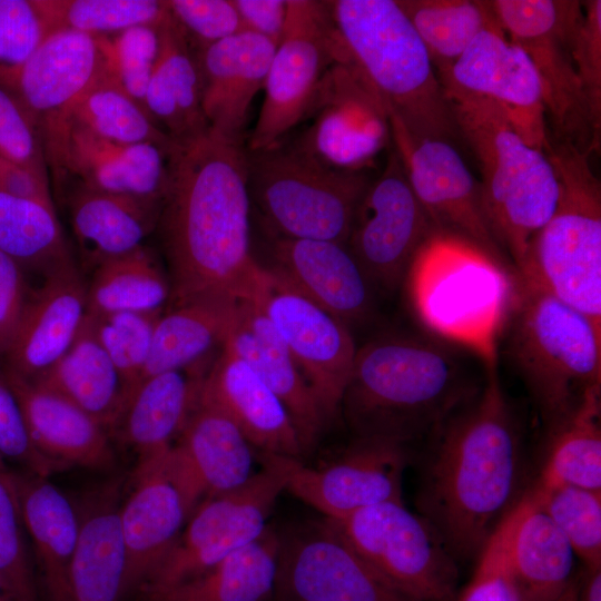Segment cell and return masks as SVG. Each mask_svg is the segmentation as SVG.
Wrapping results in <instances>:
<instances>
[{
    "mask_svg": "<svg viewBox=\"0 0 601 601\" xmlns=\"http://www.w3.org/2000/svg\"><path fill=\"white\" fill-rule=\"evenodd\" d=\"M247 148L215 132L176 142L156 231L173 307L253 299L265 276L249 245Z\"/></svg>",
    "mask_w": 601,
    "mask_h": 601,
    "instance_id": "1",
    "label": "cell"
},
{
    "mask_svg": "<svg viewBox=\"0 0 601 601\" xmlns=\"http://www.w3.org/2000/svg\"><path fill=\"white\" fill-rule=\"evenodd\" d=\"M472 404L450 418L428 463L421 505L450 552L481 553L518 503L521 443L496 364Z\"/></svg>",
    "mask_w": 601,
    "mask_h": 601,
    "instance_id": "2",
    "label": "cell"
},
{
    "mask_svg": "<svg viewBox=\"0 0 601 601\" xmlns=\"http://www.w3.org/2000/svg\"><path fill=\"white\" fill-rule=\"evenodd\" d=\"M345 62L412 134L450 140L456 132L430 55L396 0L326 1Z\"/></svg>",
    "mask_w": 601,
    "mask_h": 601,
    "instance_id": "3",
    "label": "cell"
},
{
    "mask_svg": "<svg viewBox=\"0 0 601 601\" xmlns=\"http://www.w3.org/2000/svg\"><path fill=\"white\" fill-rule=\"evenodd\" d=\"M410 304L433 334L497 362L499 339L513 313L518 287L504 264L476 244L434 229L404 277Z\"/></svg>",
    "mask_w": 601,
    "mask_h": 601,
    "instance_id": "4",
    "label": "cell"
},
{
    "mask_svg": "<svg viewBox=\"0 0 601 601\" xmlns=\"http://www.w3.org/2000/svg\"><path fill=\"white\" fill-rule=\"evenodd\" d=\"M465 397L462 371L436 343L393 336L358 348L342 405L365 436L404 442Z\"/></svg>",
    "mask_w": 601,
    "mask_h": 601,
    "instance_id": "5",
    "label": "cell"
},
{
    "mask_svg": "<svg viewBox=\"0 0 601 601\" xmlns=\"http://www.w3.org/2000/svg\"><path fill=\"white\" fill-rule=\"evenodd\" d=\"M445 96L457 132L479 161L490 229L518 269L558 204L555 169L546 151L528 144L497 104L461 93Z\"/></svg>",
    "mask_w": 601,
    "mask_h": 601,
    "instance_id": "6",
    "label": "cell"
},
{
    "mask_svg": "<svg viewBox=\"0 0 601 601\" xmlns=\"http://www.w3.org/2000/svg\"><path fill=\"white\" fill-rule=\"evenodd\" d=\"M558 176L555 209L530 243L519 282L573 307L601 331V184L589 156L549 139Z\"/></svg>",
    "mask_w": 601,
    "mask_h": 601,
    "instance_id": "7",
    "label": "cell"
},
{
    "mask_svg": "<svg viewBox=\"0 0 601 601\" xmlns=\"http://www.w3.org/2000/svg\"><path fill=\"white\" fill-rule=\"evenodd\" d=\"M509 354L553 425L601 388V331L565 303L519 283Z\"/></svg>",
    "mask_w": 601,
    "mask_h": 601,
    "instance_id": "8",
    "label": "cell"
},
{
    "mask_svg": "<svg viewBox=\"0 0 601 601\" xmlns=\"http://www.w3.org/2000/svg\"><path fill=\"white\" fill-rule=\"evenodd\" d=\"M247 178L250 198L279 237L339 244L371 183L367 171L328 168L283 142L247 150Z\"/></svg>",
    "mask_w": 601,
    "mask_h": 601,
    "instance_id": "9",
    "label": "cell"
},
{
    "mask_svg": "<svg viewBox=\"0 0 601 601\" xmlns=\"http://www.w3.org/2000/svg\"><path fill=\"white\" fill-rule=\"evenodd\" d=\"M489 4L501 29L526 52L536 70L552 140L570 142L588 154L595 151L600 126L592 117L572 52L583 2L495 0Z\"/></svg>",
    "mask_w": 601,
    "mask_h": 601,
    "instance_id": "10",
    "label": "cell"
},
{
    "mask_svg": "<svg viewBox=\"0 0 601 601\" xmlns=\"http://www.w3.org/2000/svg\"><path fill=\"white\" fill-rule=\"evenodd\" d=\"M263 469L242 486L204 499L180 534L138 589L141 601L207 571L256 540L279 494L286 490V457L262 453Z\"/></svg>",
    "mask_w": 601,
    "mask_h": 601,
    "instance_id": "11",
    "label": "cell"
},
{
    "mask_svg": "<svg viewBox=\"0 0 601 601\" xmlns=\"http://www.w3.org/2000/svg\"><path fill=\"white\" fill-rule=\"evenodd\" d=\"M357 554L412 601H454L453 554L430 522L403 502H385L343 520L327 519Z\"/></svg>",
    "mask_w": 601,
    "mask_h": 601,
    "instance_id": "12",
    "label": "cell"
},
{
    "mask_svg": "<svg viewBox=\"0 0 601 601\" xmlns=\"http://www.w3.org/2000/svg\"><path fill=\"white\" fill-rule=\"evenodd\" d=\"M343 58L327 2L287 0L284 33L267 72L264 101L247 150L270 148L303 122L325 73Z\"/></svg>",
    "mask_w": 601,
    "mask_h": 601,
    "instance_id": "13",
    "label": "cell"
},
{
    "mask_svg": "<svg viewBox=\"0 0 601 601\" xmlns=\"http://www.w3.org/2000/svg\"><path fill=\"white\" fill-rule=\"evenodd\" d=\"M132 486L119 506L125 545L124 599L136 595L206 497L177 446L138 461Z\"/></svg>",
    "mask_w": 601,
    "mask_h": 601,
    "instance_id": "14",
    "label": "cell"
},
{
    "mask_svg": "<svg viewBox=\"0 0 601 601\" xmlns=\"http://www.w3.org/2000/svg\"><path fill=\"white\" fill-rule=\"evenodd\" d=\"M313 391L326 420L342 406L357 348L347 326L304 296L274 269L256 296Z\"/></svg>",
    "mask_w": 601,
    "mask_h": 601,
    "instance_id": "15",
    "label": "cell"
},
{
    "mask_svg": "<svg viewBox=\"0 0 601 601\" xmlns=\"http://www.w3.org/2000/svg\"><path fill=\"white\" fill-rule=\"evenodd\" d=\"M434 229L393 148L357 206L346 247L371 284L393 290Z\"/></svg>",
    "mask_w": 601,
    "mask_h": 601,
    "instance_id": "16",
    "label": "cell"
},
{
    "mask_svg": "<svg viewBox=\"0 0 601 601\" xmlns=\"http://www.w3.org/2000/svg\"><path fill=\"white\" fill-rule=\"evenodd\" d=\"M305 120L292 145L335 170L367 171L391 138L383 105L345 61L327 70Z\"/></svg>",
    "mask_w": 601,
    "mask_h": 601,
    "instance_id": "17",
    "label": "cell"
},
{
    "mask_svg": "<svg viewBox=\"0 0 601 601\" xmlns=\"http://www.w3.org/2000/svg\"><path fill=\"white\" fill-rule=\"evenodd\" d=\"M276 601H412L384 581L326 520L279 534Z\"/></svg>",
    "mask_w": 601,
    "mask_h": 601,
    "instance_id": "18",
    "label": "cell"
},
{
    "mask_svg": "<svg viewBox=\"0 0 601 601\" xmlns=\"http://www.w3.org/2000/svg\"><path fill=\"white\" fill-rule=\"evenodd\" d=\"M388 121L394 149L433 227L463 237L502 262L484 214L480 184L450 140L418 136Z\"/></svg>",
    "mask_w": 601,
    "mask_h": 601,
    "instance_id": "19",
    "label": "cell"
},
{
    "mask_svg": "<svg viewBox=\"0 0 601 601\" xmlns=\"http://www.w3.org/2000/svg\"><path fill=\"white\" fill-rule=\"evenodd\" d=\"M444 93H461L497 104L531 146L545 150L549 131L543 91L526 52L495 21L437 76Z\"/></svg>",
    "mask_w": 601,
    "mask_h": 601,
    "instance_id": "20",
    "label": "cell"
},
{
    "mask_svg": "<svg viewBox=\"0 0 601 601\" xmlns=\"http://www.w3.org/2000/svg\"><path fill=\"white\" fill-rule=\"evenodd\" d=\"M167 150L154 144H118L68 121L45 148L56 191L79 185L161 204L168 179Z\"/></svg>",
    "mask_w": 601,
    "mask_h": 601,
    "instance_id": "21",
    "label": "cell"
},
{
    "mask_svg": "<svg viewBox=\"0 0 601 601\" xmlns=\"http://www.w3.org/2000/svg\"><path fill=\"white\" fill-rule=\"evenodd\" d=\"M402 444L393 439L365 436L319 469L286 457V490L335 521L381 503L403 502L406 454Z\"/></svg>",
    "mask_w": 601,
    "mask_h": 601,
    "instance_id": "22",
    "label": "cell"
},
{
    "mask_svg": "<svg viewBox=\"0 0 601 601\" xmlns=\"http://www.w3.org/2000/svg\"><path fill=\"white\" fill-rule=\"evenodd\" d=\"M101 75L98 38L57 30L47 35L22 63L0 69V83L30 115L45 148L65 125L73 105Z\"/></svg>",
    "mask_w": 601,
    "mask_h": 601,
    "instance_id": "23",
    "label": "cell"
},
{
    "mask_svg": "<svg viewBox=\"0 0 601 601\" xmlns=\"http://www.w3.org/2000/svg\"><path fill=\"white\" fill-rule=\"evenodd\" d=\"M87 314V284L79 266L31 288L1 367L33 381L51 368L75 341Z\"/></svg>",
    "mask_w": 601,
    "mask_h": 601,
    "instance_id": "24",
    "label": "cell"
},
{
    "mask_svg": "<svg viewBox=\"0 0 601 601\" xmlns=\"http://www.w3.org/2000/svg\"><path fill=\"white\" fill-rule=\"evenodd\" d=\"M194 50L208 127L229 140L244 144L249 108L254 97L264 89L276 46L243 30Z\"/></svg>",
    "mask_w": 601,
    "mask_h": 601,
    "instance_id": "25",
    "label": "cell"
},
{
    "mask_svg": "<svg viewBox=\"0 0 601 601\" xmlns=\"http://www.w3.org/2000/svg\"><path fill=\"white\" fill-rule=\"evenodd\" d=\"M36 568L41 601H72L71 568L79 536L75 500L49 481L8 470Z\"/></svg>",
    "mask_w": 601,
    "mask_h": 601,
    "instance_id": "26",
    "label": "cell"
},
{
    "mask_svg": "<svg viewBox=\"0 0 601 601\" xmlns=\"http://www.w3.org/2000/svg\"><path fill=\"white\" fill-rule=\"evenodd\" d=\"M221 347L242 358L279 398L303 452L308 453L327 422L288 348L257 303L239 300L237 319Z\"/></svg>",
    "mask_w": 601,
    "mask_h": 601,
    "instance_id": "27",
    "label": "cell"
},
{
    "mask_svg": "<svg viewBox=\"0 0 601 601\" xmlns=\"http://www.w3.org/2000/svg\"><path fill=\"white\" fill-rule=\"evenodd\" d=\"M273 268L346 326L372 308L371 282L345 244L278 237Z\"/></svg>",
    "mask_w": 601,
    "mask_h": 601,
    "instance_id": "28",
    "label": "cell"
},
{
    "mask_svg": "<svg viewBox=\"0 0 601 601\" xmlns=\"http://www.w3.org/2000/svg\"><path fill=\"white\" fill-rule=\"evenodd\" d=\"M23 412L31 437L48 459L65 466L109 471L112 439L96 420L63 396L0 367Z\"/></svg>",
    "mask_w": 601,
    "mask_h": 601,
    "instance_id": "29",
    "label": "cell"
},
{
    "mask_svg": "<svg viewBox=\"0 0 601 601\" xmlns=\"http://www.w3.org/2000/svg\"><path fill=\"white\" fill-rule=\"evenodd\" d=\"M199 393L224 411L262 453L300 460L299 436L279 398L238 356L221 347Z\"/></svg>",
    "mask_w": 601,
    "mask_h": 601,
    "instance_id": "30",
    "label": "cell"
},
{
    "mask_svg": "<svg viewBox=\"0 0 601 601\" xmlns=\"http://www.w3.org/2000/svg\"><path fill=\"white\" fill-rule=\"evenodd\" d=\"M60 191L83 272L136 250L156 230L161 204L79 185Z\"/></svg>",
    "mask_w": 601,
    "mask_h": 601,
    "instance_id": "31",
    "label": "cell"
},
{
    "mask_svg": "<svg viewBox=\"0 0 601 601\" xmlns=\"http://www.w3.org/2000/svg\"><path fill=\"white\" fill-rule=\"evenodd\" d=\"M189 368L148 376L128 394L110 436L138 461L170 449L179 437L204 376L197 366Z\"/></svg>",
    "mask_w": 601,
    "mask_h": 601,
    "instance_id": "32",
    "label": "cell"
},
{
    "mask_svg": "<svg viewBox=\"0 0 601 601\" xmlns=\"http://www.w3.org/2000/svg\"><path fill=\"white\" fill-rule=\"evenodd\" d=\"M158 30L159 52L144 106L164 132L181 142L209 129L201 108L197 58L169 11Z\"/></svg>",
    "mask_w": 601,
    "mask_h": 601,
    "instance_id": "33",
    "label": "cell"
},
{
    "mask_svg": "<svg viewBox=\"0 0 601 601\" xmlns=\"http://www.w3.org/2000/svg\"><path fill=\"white\" fill-rule=\"evenodd\" d=\"M508 562L520 601H556L572 582L574 552L530 492L515 504Z\"/></svg>",
    "mask_w": 601,
    "mask_h": 601,
    "instance_id": "34",
    "label": "cell"
},
{
    "mask_svg": "<svg viewBox=\"0 0 601 601\" xmlns=\"http://www.w3.org/2000/svg\"><path fill=\"white\" fill-rule=\"evenodd\" d=\"M175 445L206 497L235 490L254 474L250 443L231 418L199 391Z\"/></svg>",
    "mask_w": 601,
    "mask_h": 601,
    "instance_id": "35",
    "label": "cell"
},
{
    "mask_svg": "<svg viewBox=\"0 0 601 601\" xmlns=\"http://www.w3.org/2000/svg\"><path fill=\"white\" fill-rule=\"evenodd\" d=\"M32 382L73 403L109 434L127 398L126 386L87 314L68 351Z\"/></svg>",
    "mask_w": 601,
    "mask_h": 601,
    "instance_id": "36",
    "label": "cell"
},
{
    "mask_svg": "<svg viewBox=\"0 0 601 601\" xmlns=\"http://www.w3.org/2000/svg\"><path fill=\"white\" fill-rule=\"evenodd\" d=\"M238 305L237 299L200 300L161 314L140 381L197 366L216 345L223 346L237 319Z\"/></svg>",
    "mask_w": 601,
    "mask_h": 601,
    "instance_id": "37",
    "label": "cell"
},
{
    "mask_svg": "<svg viewBox=\"0 0 601 601\" xmlns=\"http://www.w3.org/2000/svg\"><path fill=\"white\" fill-rule=\"evenodd\" d=\"M279 533L268 526L198 577L152 601H266L273 597Z\"/></svg>",
    "mask_w": 601,
    "mask_h": 601,
    "instance_id": "38",
    "label": "cell"
},
{
    "mask_svg": "<svg viewBox=\"0 0 601 601\" xmlns=\"http://www.w3.org/2000/svg\"><path fill=\"white\" fill-rule=\"evenodd\" d=\"M0 252L41 280L77 267L56 208L0 191Z\"/></svg>",
    "mask_w": 601,
    "mask_h": 601,
    "instance_id": "39",
    "label": "cell"
},
{
    "mask_svg": "<svg viewBox=\"0 0 601 601\" xmlns=\"http://www.w3.org/2000/svg\"><path fill=\"white\" fill-rule=\"evenodd\" d=\"M170 292L168 276L145 244L100 264L90 273L87 314L161 312L170 299Z\"/></svg>",
    "mask_w": 601,
    "mask_h": 601,
    "instance_id": "40",
    "label": "cell"
},
{
    "mask_svg": "<svg viewBox=\"0 0 601 601\" xmlns=\"http://www.w3.org/2000/svg\"><path fill=\"white\" fill-rule=\"evenodd\" d=\"M601 388L589 391L575 410L555 426L549 454L535 486H575L601 491Z\"/></svg>",
    "mask_w": 601,
    "mask_h": 601,
    "instance_id": "41",
    "label": "cell"
},
{
    "mask_svg": "<svg viewBox=\"0 0 601 601\" xmlns=\"http://www.w3.org/2000/svg\"><path fill=\"white\" fill-rule=\"evenodd\" d=\"M424 43L437 76L496 20L489 1L396 0Z\"/></svg>",
    "mask_w": 601,
    "mask_h": 601,
    "instance_id": "42",
    "label": "cell"
},
{
    "mask_svg": "<svg viewBox=\"0 0 601 601\" xmlns=\"http://www.w3.org/2000/svg\"><path fill=\"white\" fill-rule=\"evenodd\" d=\"M68 121L118 144H154L167 150L176 145L144 107L104 75L73 105L65 125Z\"/></svg>",
    "mask_w": 601,
    "mask_h": 601,
    "instance_id": "43",
    "label": "cell"
},
{
    "mask_svg": "<svg viewBox=\"0 0 601 601\" xmlns=\"http://www.w3.org/2000/svg\"><path fill=\"white\" fill-rule=\"evenodd\" d=\"M48 32L112 36L135 26H159L168 13L158 0H35Z\"/></svg>",
    "mask_w": 601,
    "mask_h": 601,
    "instance_id": "44",
    "label": "cell"
},
{
    "mask_svg": "<svg viewBox=\"0 0 601 601\" xmlns=\"http://www.w3.org/2000/svg\"><path fill=\"white\" fill-rule=\"evenodd\" d=\"M534 503L552 520L585 564L601 568V491L575 486H534Z\"/></svg>",
    "mask_w": 601,
    "mask_h": 601,
    "instance_id": "45",
    "label": "cell"
},
{
    "mask_svg": "<svg viewBox=\"0 0 601 601\" xmlns=\"http://www.w3.org/2000/svg\"><path fill=\"white\" fill-rule=\"evenodd\" d=\"M159 26H135L112 36L97 37L102 75L144 106L145 95L159 52Z\"/></svg>",
    "mask_w": 601,
    "mask_h": 601,
    "instance_id": "46",
    "label": "cell"
},
{
    "mask_svg": "<svg viewBox=\"0 0 601 601\" xmlns=\"http://www.w3.org/2000/svg\"><path fill=\"white\" fill-rule=\"evenodd\" d=\"M160 315L161 312L87 314L100 344L126 386L127 396L141 378Z\"/></svg>",
    "mask_w": 601,
    "mask_h": 601,
    "instance_id": "47",
    "label": "cell"
},
{
    "mask_svg": "<svg viewBox=\"0 0 601 601\" xmlns=\"http://www.w3.org/2000/svg\"><path fill=\"white\" fill-rule=\"evenodd\" d=\"M0 577L17 601H41L28 536L6 466L0 467Z\"/></svg>",
    "mask_w": 601,
    "mask_h": 601,
    "instance_id": "48",
    "label": "cell"
},
{
    "mask_svg": "<svg viewBox=\"0 0 601 601\" xmlns=\"http://www.w3.org/2000/svg\"><path fill=\"white\" fill-rule=\"evenodd\" d=\"M514 508L501 521L479 554L472 579L456 601H520L508 562V541L515 516Z\"/></svg>",
    "mask_w": 601,
    "mask_h": 601,
    "instance_id": "49",
    "label": "cell"
},
{
    "mask_svg": "<svg viewBox=\"0 0 601 601\" xmlns=\"http://www.w3.org/2000/svg\"><path fill=\"white\" fill-rule=\"evenodd\" d=\"M0 156L50 181L38 127L19 100L1 83Z\"/></svg>",
    "mask_w": 601,
    "mask_h": 601,
    "instance_id": "50",
    "label": "cell"
},
{
    "mask_svg": "<svg viewBox=\"0 0 601 601\" xmlns=\"http://www.w3.org/2000/svg\"><path fill=\"white\" fill-rule=\"evenodd\" d=\"M0 457L11 460L21 471L50 477L67 470L45 456L36 446L19 402L0 370Z\"/></svg>",
    "mask_w": 601,
    "mask_h": 601,
    "instance_id": "51",
    "label": "cell"
},
{
    "mask_svg": "<svg viewBox=\"0 0 601 601\" xmlns=\"http://www.w3.org/2000/svg\"><path fill=\"white\" fill-rule=\"evenodd\" d=\"M166 3L194 49L244 30L233 0H168Z\"/></svg>",
    "mask_w": 601,
    "mask_h": 601,
    "instance_id": "52",
    "label": "cell"
},
{
    "mask_svg": "<svg viewBox=\"0 0 601 601\" xmlns=\"http://www.w3.org/2000/svg\"><path fill=\"white\" fill-rule=\"evenodd\" d=\"M47 35L35 0H0V69L22 63Z\"/></svg>",
    "mask_w": 601,
    "mask_h": 601,
    "instance_id": "53",
    "label": "cell"
},
{
    "mask_svg": "<svg viewBox=\"0 0 601 601\" xmlns=\"http://www.w3.org/2000/svg\"><path fill=\"white\" fill-rule=\"evenodd\" d=\"M572 52L592 117L601 125V1L583 2Z\"/></svg>",
    "mask_w": 601,
    "mask_h": 601,
    "instance_id": "54",
    "label": "cell"
},
{
    "mask_svg": "<svg viewBox=\"0 0 601 601\" xmlns=\"http://www.w3.org/2000/svg\"><path fill=\"white\" fill-rule=\"evenodd\" d=\"M30 290L27 273L0 252V359L10 345Z\"/></svg>",
    "mask_w": 601,
    "mask_h": 601,
    "instance_id": "55",
    "label": "cell"
},
{
    "mask_svg": "<svg viewBox=\"0 0 601 601\" xmlns=\"http://www.w3.org/2000/svg\"><path fill=\"white\" fill-rule=\"evenodd\" d=\"M243 29L259 35L276 47L284 33L287 0H233Z\"/></svg>",
    "mask_w": 601,
    "mask_h": 601,
    "instance_id": "56",
    "label": "cell"
},
{
    "mask_svg": "<svg viewBox=\"0 0 601 601\" xmlns=\"http://www.w3.org/2000/svg\"><path fill=\"white\" fill-rule=\"evenodd\" d=\"M0 191L55 208L50 181L0 156Z\"/></svg>",
    "mask_w": 601,
    "mask_h": 601,
    "instance_id": "57",
    "label": "cell"
},
{
    "mask_svg": "<svg viewBox=\"0 0 601 601\" xmlns=\"http://www.w3.org/2000/svg\"><path fill=\"white\" fill-rule=\"evenodd\" d=\"M578 601H601V568L587 569L578 589Z\"/></svg>",
    "mask_w": 601,
    "mask_h": 601,
    "instance_id": "58",
    "label": "cell"
},
{
    "mask_svg": "<svg viewBox=\"0 0 601 601\" xmlns=\"http://www.w3.org/2000/svg\"><path fill=\"white\" fill-rule=\"evenodd\" d=\"M579 584L575 580H572L568 589L556 601H578Z\"/></svg>",
    "mask_w": 601,
    "mask_h": 601,
    "instance_id": "59",
    "label": "cell"
},
{
    "mask_svg": "<svg viewBox=\"0 0 601 601\" xmlns=\"http://www.w3.org/2000/svg\"><path fill=\"white\" fill-rule=\"evenodd\" d=\"M0 601H17L0 577Z\"/></svg>",
    "mask_w": 601,
    "mask_h": 601,
    "instance_id": "60",
    "label": "cell"
}]
</instances>
